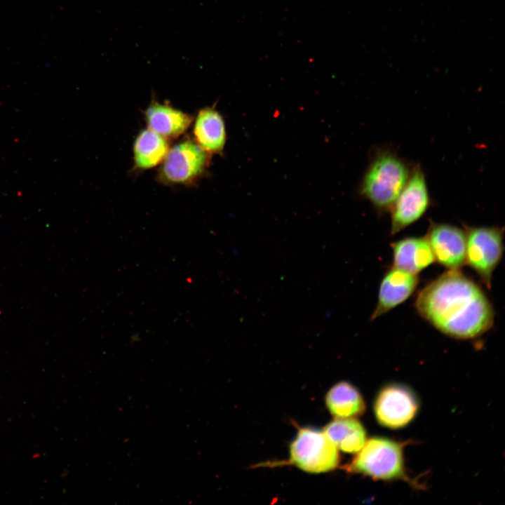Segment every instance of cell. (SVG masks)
Instances as JSON below:
<instances>
[{"instance_id": "cell-1", "label": "cell", "mask_w": 505, "mask_h": 505, "mask_svg": "<svg viewBox=\"0 0 505 505\" xmlns=\"http://www.w3.org/2000/svg\"><path fill=\"white\" fill-rule=\"evenodd\" d=\"M415 309L443 334L457 339L476 338L493 325V307L482 288L458 269H448L417 294Z\"/></svg>"}, {"instance_id": "cell-2", "label": "cell", "mask_w": 505, "mask_h": 505, "mask_svg": "<svg viewBox=\"0 0 505 505\" xmlns=\"http://www.w3.org/2000/svg\"><path fill=\"white\" fill-rule=\"evenodd\" d=\"M412 166L389 147L372 151L359 192L379 213L389 212L411 173Z\"/></svg>"}, {"instance_id": "cell-3", "label": "cell", "mask_w": 505, "mask_h": 505, "mask_svg": "<svg viewBox=\"0 0 505 505\" xmlns=\"http://www.w3.org/2000/svg\"><path fill=\"white\" fill-rule=\"evenodd\" d=\"M403 443L395 440L375 436L366 440L352 461L345 466L352 473L361 474L374 480L410 483L407 474Z\"/></svg>"}, {"instance_id": "cell-4", "label": "cell", "mask_w": 505, "mask_h": 505, "mask_svg": "<svg viewBox=\"0 0 505 505\" xmlns=\"http://www.w3.org/2000/svg\"><path fill=\"white\" fill-rule=\"evenodd\" d=\"M466 236V264L491 288L492 277L504 252V227L464 224Z\"/></svg>"}, {"instance_id": "cell-5", "label": "cell", "mask_w": 505, "mask_h": 505, "mask_svg": "<svg viewBox=\"0 0 505 505\" xmlns=\"http://www.w3.org/2000/svg\"><path fill=\"white\" fill-rule=\"evenodd\" d=\"M289 461L304 471L321 473L336 469L339 454L324 431L306 427L298 431L290 444Z\"/></svg>"}, {"instance_id": "cell-6", "label": "cell", "mask_w": 505, "mask_h": 505, "mask_svg": "<svg viewBox=\"0 0 505 505\" xmlns=\"http://www.w3.org/2000/svg\"><path fill=\"white\" fill-rule=\"evenodd\" d=\"M420 401L408 386L391 382L383 386L376 394L373 412L377 423L389 429L408 426L419 413Z\"/></svg>"}, {"instance_id": "cell-7", "label": "cell", "mask_w": 505, "mask_h": 505, "mask_svg": "<svg viewBox=\"0 0 505 505\" xmlns=\"http://www.w3.org/2000/svg\"><path fill=\"white\" fill-rule=\"evenodd\" d=\"M431 205L424 173L419 164H413L408 181L389 211L391 234L394 235L418 221Z\"/></svg>"}, {"instance_id": "cell-8", "label": "cell", "mask_w": 505, "mask_h": 505, "mask_svg": "<svg viewBox=\"0 0 505 505\" xmlns=\"http://www.w3.org/2000/svg\"><path fill=\"white\" fill-rule=\"evenodd\" d=\"M210 155L195 141L180 142L169 149L161 163L159 179L167 184H190L205 173Z\"/></svg>"}, {"instance_id": "cell-9", "label": "cell", "mask_w": 505, "mask_h": 505, "mask_svg": "<svg viewBox=\"0 0 505 505\" xmlns=\"http://www.w3.org/2000/svg\"><path fill=\"white\" fill-rule=\"evenodd\" d=\"M435 261L447 269H458L466 264V236L464 229L430 221L425 236Z\"/></svg>"}, {"instance_id": "cell-10", "label": "cell", "mask_w": 505, "mask_h": 505, "mask_svg": "<svg viewBox=\"0 0 505 505\" xmlns=\"http://www.w3.org/2000/svg\"><path fill=\"white\" fill-rule=\"evenodd\" d=\"M418 283L417 274L392 266L384 274L380 282L377 302L371 320L379 318L405 302L414 293Z\"/></svg>"}, {"instance_id": "cell-11", "label": "cell", "mask_w": 505, "mask_h": 505, "mask_svg": "<svg viewBox=\"0 0 505 505\" xmlns=\"http://www.w3.org/2000/svg\"><path fill=\"white\" fill-rule=\"evenodd\" d=\"M393 267L417 274L435 262L426 237H406L391 244Z\"/></svg>"}, {"instance_id": "cell-12", "label": "cell", "mask_w": 505, "mask_h": 505, "mask_svg": "<svg viewBox=\"0 0 505 505\" xmlns=\"http://www.w3.org/2000/svg\"><path fill=\"white\" fill-rule=\"evenodd\" d=\"M193 133L195 142L209 154L223 150L227 140L225 124L222 115L215 109L206 107L198 112Z\"/></svg>"}, {"instance_id": "cell-13", "label": "cell", "mask_w": 505, "mask_h": 505, "mask_svg": "<svg viewBox=\"0 0 505 505\" xmlns=\"http://www.w3.org/2000/svg\"><path fill=\"white\" fill-rule=\"evenodd\" d=\"M148 128L166 139H173L183 134L192 122L191 116L170 105L152 103L145 112Z\"/></svg>"}, {"instance_id": "cell-14", "label": "cell", "mask_w": 505, "mask_h": 505, "mask_svg": "<svg viewBox=\"0 0 505 505\" xmlns=\"http://www.w3.org/2000/svg\"><path fill=\"white\" fill-rule=\"evenodd\" d=\"M325 403L336 418H355L365 410L363 396L356 386L347 382L335 384L325 396Z\"/></svg>"}, {"instance_id": "cell-15", "label": "cell", "mask_w": 505, "mask_h": 505, "mask_svg": "<svg viewBox=\"0 0 505 505\" xmlns=\"http://www.w3.org/2000/svg\"><path fill=\"white\" fill-rule=\"evenodd\" d=\"M169 149L167 139L149 128L142 130L133 145L135 167L147 170L156 166L163 162Z\"/></svg>"}, {"instance_id": "cell-16", "label": "cell", "mask_w": 505, "mask_h": 505, "mask_svg": "<svg viewBox=\"0 0 505 505\" xmlns=\"http://www.w3.org/2000/svg\"><path fill=\"white\" fill-rule=\"evenodd\" d=\"M335 445L347 453H356L366 441V431L355 418H337L324 428Z\"/></svg>"}]
</instances>
